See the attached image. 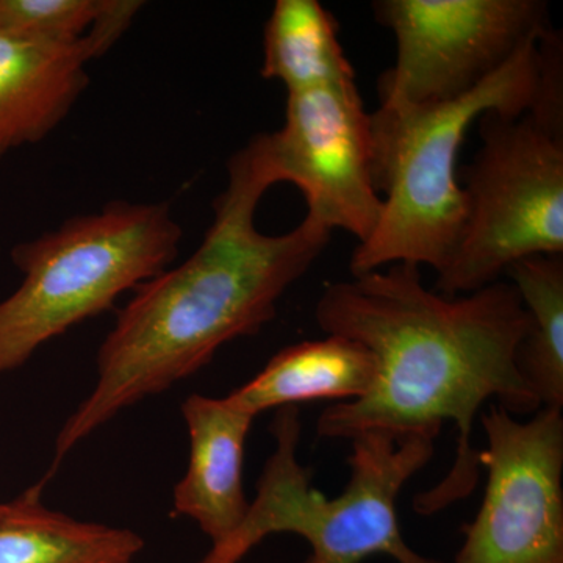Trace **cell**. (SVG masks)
I'll return each mask as SVG.
<instances>
[{"mask_svg":"<svg viewBox=\"0 0 563 563\" xmlns=\"http://www.w3.org/2000/svg\"><path fill=\"white\" fill-rule=\"evenodd\" d=\"M529 328L518 350V365L542 407L563 409V257L533 255L507 269Z\"/></svg>","mask_w":563,"mask_h":563,"instance_id":"obj_15","label":"cell"},{"mask_svg":"<svg viewBox=\"0 0 563 563\" xmlns=\"http://www.w3.org/2000/svg\"><path fill=\"white\" fill-rule=\"evenodd\" d=\"M2 509H3V504L0 503V512H2Z\"/></svg>","mask_w":563,"mask_h":563,"instance_id":"obj_17","label":"cell"},{"mask_svg":"<svg viewBox=\"0 0 563 563\" xmlns=\"http://www.w3.org/2000/svg\"><path fill=\"white\" fill-rule=\"evenodd\" d=\"M562 101V41L550 31L454 101L380 103L369 121L373 180L384 192L383 213L373 235L352 252V276L396 263L442 273L465 229L457 162L473 122L492 111L523 114Z\"/></svg>","mask_w":563,"mask_h":563,"instance_id":"obj_3","label":"cell"},{"mask_svg":"<svg viewBox=\"0 0 563 563\" xmlns=\"http://www.w3.org/2000/svg\"><path fill=\"white\" fill-rule=\"evenodd\" d=\"M190 437L184 479L174 488V515L188 517L222 542L244 520L250 501L243 487L244 448L255 417L225 398L192 393L181 404Z\"/></svg>","mask_w":563,"mask_h":563,"instance_id":"obj_11","label":"cell"},{"mask_svg":"<svg viewBox=\"0 0 563 563\" xmlns=\"http://www.w3.org/2000/svg\"><path fill=\"white\" fill-rule=\"evenodd\" d=\"M181 235L169 203L113 201L16 244L11 262L22 282L0 302V377L168 269Z\"/></svg>","mask_w":563,"mask_h":563,"instance_id":"obj_5","label":"cell"},{"mask_svg":"<svg viewBox=\"0 0 563 563\" xmlns=\"http://www.w3.org/2000/svg\"><path fill=\"white\" fill-rule=\"evenodd\" d=\"M276 184L266 133H258L229 158L228 185L198 250L139 285L118 313L99 347L95 388L55 440V466L122 410L187 379L225 343L274 320L282 296L332 235L312 214L282 235L258 231V203Z\"/></svg>","mask_w":563,"mask_h":563,"instance_id":"obj_2","label":"cell"},{"mask_svg":"<svg viewBox=\"0 0 563 563\" xmlns=\"http://www.w3.org/2000/svg\"><path fill=\"white\" fill-rule=\"evenodd\" d=\"M314 313L325 335L363 344L377 362V383L365 398L320 415V439L351 440L374 429L437 439L444 422H454V463L435 487L415 496L417 514L442 512L476 488L474 421L485 401L498 399L515 417L542 409L518 365L529 317L510 280L444 296L426 288L420 266L396 263L328 285Z\"/></svg>","mask_w":563,"mask_h":563,"instance_id":"obj_1","label":"cell"},{"mask_svg":"<svg viewBox=\"0 0 563 563\" xmlns=\"http://www.w3.org/2000/svg\"><path fill=\"white\" fill-rule=\"evenodd\" d=\"M481 420L487 487L454 563H563L562 409L518 421L498 404Z\"/></svg>","mask_w":563,"mask_h":563,"instance_id":"obj_8","label":"cell"},{"mask_svg":"<svg viewBox=\"0 0 563 563\" xmlns=\"http://www.w3.org/2000/svg\"><path fill=\"white\" fill-rule=\"evenodd\" d=\"M118 0H0V33L43 43H76Z\"/></svg>","mask_w":563,"mask_h":563,"instance_id":"obj_16","label":"cell"},{"mask_svg":"<svg viewBox=\"0 0 563 563\" xmlns=\"http://www.w3.org/2000/svg\"><path fill=\"white\" fill-rule=\"evenodd\" d=\"M143 3L118 0L76 43H43L0 33V162L40 143L79 101L90 84L87 66L131 27Z\"/></svg>","mask_w":563,"mask_h":563,"instance_id":"obj_10","label":"cell"},{"mask_svg":"<svg viewBox=\"0 0 563 563\" xmlns=\"http://www.w3.org/2000/svg\"><path fill=\"white\" fill-rule=\"evenodd\" d=\"M373 10L396 38L395 66L379 81L384 106L462 98L551 31L540 0H379Z\"/></svg>","mask_w":563,"mask_h":563,"instance_id":"obj_7","label":"cell"},{"mask_svg":"<svg viewBox=\"0 0 563 563\" xmlns=\"http://www.w3.org/2000/svg\"><path fill=\"white\" fill-rule=\"evenodd\" d=\"M377 383V362L363 344L328 335L291 344L266 363L254 379L228 395L254 417L269 409L318 399L365 398Z\"/></svg>","mask_w":563,"mask_h":563,"instance_id":"obj_12","label":"cell"},{"mask_svg":"<svg viewBox=\"0 0 563 563\" xmlns=\"http://www.w3.org/2000/svg\"><path fill=\"white\" fill-rule=\"evenodd\" d=\"M483 146L463 169L466 222L435 290L468 295L498 282L514 263L563 255V110L492 111Z\"/></svg>","mask_w":563,"mask_h":563,"instance_id":"obj_6","label":"cell"},{"mask_svg":"<svg viewBox=\"0 0 563 563\" xmlns=\"http://www.w3.org/2000/svg\"><path fill=\"white\" fill-rule=\"evenodd\" d=\"M301 417L296 406L282 407L272 422L276 450L265 463L257 496L242 525L211 544L198 563H240L273 533H296L312 548L302 563H362L384 554L396 563H444L407 544L399 528L398 501L407 481L435 453V437H396L365 431L351 439L350 483L339 496L312 485V472L298 461Z\"/></svg>","mask_w":563,"mask_h":563,"instance_id":"obj_4","label":"cell"},{"mask_svg":"<svg viewBox=\"0 0 563 563\" xmlns=\"http://www.w3.org/2000/svg\"><path fill=\"white\" fill-rule=\"evenodd\" d=\"M266 141L279 184L299 188L307 214L358 244L373 235L383 196L374 187L372 121L357 81L291 92L284 125Z\"/></svg>","mask_w":563,"mask_h":563,"instance_id":"obj_9","label":"cell"},{"mask_svg":"<svg viewBox=\"0 0 563 563\" xmlns=\"http://www.w3.org/2000/svg\"><path fill=\"white\" fill-rule=\"evenodd\" d=\"M262 76L288 95L355 81L331 11L318 0H277L263 35Z\"/></svg>","mask_w":563,"mask_h":563,"instance_id":"obj_14","label":"cell"},{"mask_svg":"<svg viewBox=\"0 0 563 563\" xmlns=\"http://www.w3.org/2000/svg\"><path fill=\"white\" fill-rule=\"evenodd\" d=\"M41 484L0 512V563H132L143 539L129 529L88 523L47 509Z\"/></svg>","mask_w":563,"mask_h":563,"instance_id":"obj_13","label":"cell"}]
</instances>
